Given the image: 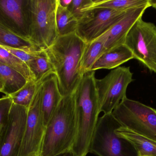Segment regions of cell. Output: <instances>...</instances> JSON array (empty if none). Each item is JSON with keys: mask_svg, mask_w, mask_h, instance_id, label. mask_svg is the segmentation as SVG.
I'll list each match as a JSON object with an SVG mask.
<instances>
[{"mask_svg": "<svg viewBox=\"0 0 156 156\" xmlns=\"http://www.w3.org/2000/svg\"><path fill=\"white\" fill-rule=\"evenodd\" d=\"M95 71L83 76L73 93L76 134L71 151L75 156H86L100 113Z\"/></svg>", "mask_w": 156, "mask_h": 156, "instance_id": "1", "label": "cell"}, {"mask_svg": "<svg viewBox=\"0 0 156 156\" xmlns=\"http://www.w3.org/2000/svg\"><path fill=\"white\" fill-rule=\"evenodd\" d=\"M86 45L74 33L58 36L45 50L63 97L72 94L82 78L81 60Z\"/></svg>", "mask_w": 156, "mask_h": 156, "instance_id": "2", "label": "cell"}, {"mask_svg": "<svg viewBox=\"0 0 156 156\" xmlns=\"http://www.w3.org/2000/svg\"><path fill=\"white\" fill-rule=\"evenodd\" d=\"M76 134L73 94L63 97L46 126L39 156H55L71 151Z\"/></svg>", "mask_w": 156, "mask_h": 156, "instance_id": "3", "label": "cell"}, {"mask_svg": "<svg viewBox=\"0 0 156 156\" xmlns=\"http://www.w3.org/2000/svg\"><path fill=\"white\" fill-rule=\"evenodd\" d=\"M122 126L112 113L98 118L89 153L98 156H139L133 144L115 132Z\"/></svg>", "mask_w": 156, "mask_h": 156, "instance_id": "4", "label": "cell"}, {"mask_svg": "<svg viewBox=\"0 0 156 156\" xmlns=\"http://www.w3.org/2000/svg\"><path fill=\"white\" fill-rule=\"evenodd\" d=\"M29 41L39 50H45L59 36L56 13L58 0H31Z\"/></svg>", "mask_w": 156, "mask_h": 156, "instance_id": "5", "label": "cell"}, {"mask_svg": "<svg viewBox=\"0 0 156 156\" xmlns=\"http://www.w3.org/2000/svg\"><path fill=\"white\" fill-rule=\"evenodd\" d=\"M122 127L156 142V110L125 98L112 112Z\"/></svg>", "mask_w": 156, "mask_h": 156, "instance_id": "6", "label": "cell"}, {"mask_svg": "<svg viewBox=\"0 0 156 156\" xmlns=\"http://www.w3.org/2000/svg\"><path fill=\"white\" fill-rule=\"evenodd\" d=\"M130 67H120L111 71L103 78L95 79L100 112L112 113L126 98V90L133 81Z\"/></svg>", "mask_w": 156, "mask_h": 156, "instance_id": "7", "label": "cell"}, {"mask_svg": "<svg viewBox=\"0 0 156 156\" xmlns=\"http://www.w3.org/2000/svg\"><path fill=\"white\" fill-rule=\"evenodd\" d=\"M125 45L136 59L151 72L156 73V26L138 19L128 32Z\"/></svg>", "mask_w": 156, "mask_h": 156, "instance_id": "8", "label": "cell"}, {"mask_svg": "<svg viewBox=\"0 0 156 156\" xmlns=\"http://www.w3.org/2000/svg\"><path fill=\"white\" fill-rule=\"evenodd\" d=\"M126 12L104 8L88 10L78 21L76 34L85 43L91 42L110 30Z\"/></svg>", "mask_w": 156, "mask_h": 156, "instance_id": "9", "label": "cell"}, {"mask_svg": "<svg viewBox=\"0 0 156 156\" xmlns=\"http://www.w3.org/2000/svg\"><path fill=\"white\" fill-rule=\"evenodd\" d=\"M41 82L27 110L24 134L18 156L40 154L46 130L41 108Z\"/></svg>", "mask_w": 156, "mask_h": 156, "instance_id": "10", "label": "cell"}, {"mask_svg": "<svg viewBox=\"0 0 156 156\" xmlns=\"http://www.w3.org/2000/svg\"><path fill=\"white\" fill-rule=\"evenodd\" d=\"M31 0H0V22L15 34L29 40Z\"/></svg>", "mask_w": 156, "mask_h": 156, "instance_id": "11", "label": "cell"}, {"mask_svg": "<svg viewBox=\"0 0 156 156\" xmlns=\"http://www.w3.org/2000/svg\"><path fill=\"white\" fill-rule=\"evenodd\" d=\"M27 110L12 103L8 124L0 136V156H18L24 134Z\"/></svg>", "mask_w": 156, "mask_h": 156, "instance_id": "12", "label": "cell"}, {"mask_svg": "<svg viewBox=\"0 0 156 156\" xmlns=\"http://www.w3.org/2000/svg\"><path fill=\"white\" fill-rule=\"evenodd\" d=\"M149 5L128 10L124 16L110 30L105 33L107 37L105 46L106 50L124 45L128 32L136 22L143 17Z\"/></svg>", "mask_w": 156, "mask_h": 156, "instance_id": "13", "label": "cell"}, {"mask_svg": "<svg viewBox=\"0 0 156 156\" xmlns=\"http://www.w3.org/2000/svg\"><path fill=\"white\" fill-rule=\"evenodd\" d=\"M56 76L51 74L41 82V108L46 126L63 98Z\"/></svg>", "mask_w": 156, "mask_h": 156, "instance_id": "14", "label": "cell"}, {"mask_svg": "<svg viewBox=\"0 0 156 156\" xmlns=\"http://www.w3.org/2000/svg\"><path fill=\"white\" fill-rule=\"evenodd\" d=\"M133 59L130 49L125 44L120 45L104 52L94 63L91 71L102 69H114Z\"/></svg>", "mask_w": 156, "mask_h": 156, "instance_id": "15", "label": "cell"}, {"mask_svg": "<svg viewBox=\"0 0 156 156\" xmlns=\"http://www.w3.org/2000/svg\"><path fill=\"white\" fill-rule=\"evenodd\" d=\"M107 37L105 33L97 39L86 43L81 60V71L83 75L91 71L94 63L106 51L105 43Z\"/></svg>", "mask_w": 156, "mask_h": 156, "instance_id": "16", "label": "cell"}, {"mask_svg": "<svg viewBox=\"0 0 156 156\" xmlns=\"http://www.w3.org/2000/svg\"><path fill=\"white\" fill-rule=\"evenodd\" d=\"M118 135L127 139L133 144L139 156H156V142L122 127L115 131Z\"/></svg>", "mask_w": 156, "mask_h": 156, "instance_id": "17", "label": "cell"}, {"mask_svg": "<svg viewBox=\"0 0 156 156\" xmlns=\"http://www.w3.org/2000/svg\"><path fill=\"white\" fill-rule=\"evenodd\" d=\"M0 79L3 87L2 93L6 96L16 92L27 82L21 74L1 61Z\"/></svg>", "mask_w": 156, "mask_h": 156, "instance_id": "18", "label": "cell"}, {"mask_svg": "<svg viewBox=\"0 0 156 156\" xmlns=\"http://www.w3.org/2000/svg\"><path fill=\"white\" fill-rule=\"evenodd\" d=\"M27 67L37 83H40L51 74H55L54 68L45 50H39Z\"/></svg>", "mask_w": 156, "mask_h": 156, "instance_id": "19", "label": "cell"}, {"mask_svg": "<svg viewBox=\"0 0 156 156\" xmlns=\"http://www.w3.org/2000/svg\"><path fill=\"white\" fill-rule=\"evenodd\" d=\"M150 5L148 0H94L86 11L96 8H104L116 11H127Z\"/></svg>", "mask_w": 156, "mask_h": 156, "instance_id": "20", "label": "cell"}, {"mask_svg": "<svg viewBox=\"0 0 156 156\" xmlns=\"http://www.w3.org/2000/svg\"><path fill=\"white\" fill-rule=\"evenodd\" d=\"M56 18L59 36L76 33L77 28V19L69 12L67 8L60 5L58 0Z\"/></svg>", "mask_w": 156, "mask_h": 156, "instance_id": "21", "label": "cell"}, {"mask_svg": "<svg viewBox=\"0 0 156 156\" xmlns=\"http://www.w3.org/2000/svg\"><path fill=\"white\" fill-rule=\"evenodd\" d=\"M0 61L20 73L24 77L27 81H34L33 75L27 64L1 46Z\"/></svg>", "mask_w": 156, "mask_h": 156, "instance_id": "22", "label": "cell"}, {"mask_svg": "<svg viewBox=\"0 0 156 156\" xmlns=\"http://www.w3.org/2000/svg\"><path fill=\"white\" fill-rule=\"evenodd\" d=\"M40 83H37L33 80L27 81L21 89L9 95L13 103L28 109Z\"/></svg>", "mask_w": 156, "mask_h": 156, "instance_id": "23", "label": "cell"}, {"mask_svg": "<svg viewBox=\"0 0 156 156\" xmlns=\"http://www.w3.org/2000/svg\"><path fill=\"white\" fill-rule=\"evenodd\" d=\"M0 46L21 49H27L34 47L29 40L15 34L1 22Z\"/></svg>", "mask_w": 156, "mask_h": 156, "instance_id": "24", "label": "cell"}, {"mask_svg": "<svg viewBox=\"0 0 156 156\" xmlns=\"http://www.w3.org/2000/svg\"><path fill=\"white\" fill-rule=\"evenodd\" d=\"M12 103V99L9 96L5 95L0 98V136L8 124Z\"/></svg>", "mask_w": 156, "mask_h": 156, "instance_id": "25", "label": "cell"}, {"mask_svg": "<svg viewBox=\"0 0 156 156\" xmlns=\"http://www.w3.org/2000/svg\"><path fill=\"white\" fill-rule=\"evenodd\" d=\"M92 2L93 0H72L67 8L79 21L85 14Z\"/></svg>", "mask_w": 156, "mask_h": 156, "instance_id": "26", "label": "cell"}, {"mask_svg": "<svg viewBox=\"0 0 156 156\" xmlns=\"http://www.w3.org/2000/svg\"><path fill=\"white\" fill-rule=\"evenodd\" d=\"M71 1L72 0H58V2L61 6L67 8L71 2Z\"/></svg>", "mask_w": 156, "mask_h": 156, "instance_id": "27", "label": "cell"}, {"mask_svg": "<svg viewBox=\"0 0 156 156\" xmlns=\"http://www.w3.org/2000/svg\"><path fill=\"white\" fill-rule=\"evenodd\" d=\"M55 156H75L74 154L72 153V151H69L68 152H66L63 154H60Z\"/></svg>", "mask_w": 156, "mask_h": 156, "instance_id": "28", "label": "cell"}, {"mask_svg": "<svg viewBox=\"0 0 156 156\" xmlns=\"http://www.w3.org/2000/svg\"><path fill=\"white\" fill-rule=\"evenodd\" d=\"M150 7H153L156 10V0H148Z\"/></svg>", "mask_w": 156, "mask_h": 156, "instance_id": "29", "label": "cell"}, {"mask_svg": "<svg viewBox=\"0 0 156 156\" xmlns=\"http://www.w3.org/2000/svg\"><path fill=\"white\" fill-rule=\"evenodd\" d=\"M3 88V87L2 83V81H1V79H0V92H2Z\"/></svg>", "mask_w": 156, "mask_h": 156, "instance_id": "30", "label": "cell"}, {"mask_svg": "<svg viewBox=\"0 0 156 156\" xmlns=\"http://www.w3.org/2000/svg\"><path fill=\"white\" fill-rule=\"evenodd\" d=\"M39 156L38 155H35V156Z\"/></svg>", "mask_w": 156, "mask_h": 156, "instance_id": "31", "label": "cell"}]
</instances>
